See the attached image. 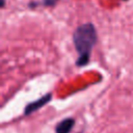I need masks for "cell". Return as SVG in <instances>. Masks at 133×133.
Masks as SVG:
<instances>
[{
  "mask_svg": "<svg viewBox=\"0 0 133 133\" xmlns=\"http://www.w3.org/2000/svg\"><path fill=\"white\" fill-rule=\"evenodd\" d=\"M97 39V31L91 23H85L77 27L73 34L75 48L80 54L77 60V65L83 66L88 63L91 49L96 45Z\"/></svg>",
  "mask_w": 133,
  "mask_h": 133,
  "instance_id": "obj_1",
  "label": "cell"
},
{
  "mask_svg": "<svg viewBox=\"0 0 133 133\" xmlns=\"http://www.w3.org/2000/svg\"><path fill=\"white\" fill-rule=\"evenodd\" d=\"M51 98H52V95H51V94H47L46 96L39 98L38 100H36V101H34V102L28 104V105L25 107V114H26V115H29L30 113H32V112L36 111L37 109L42 108V107H43L44 105H46L49 101H51Z\"/></svg>",
  "mask_w": 133,
  "mask_h": 133,
  "instance_id": "obj_2",
  "label": "cell"
},
{
  "mask_svg": "<svg viewBox=\"0 0 133 133\" xmlns=\"http://www.w3.org/2000/svg\"><path fill=\"white\" fill-rule=\"evenodd\" d=\"M75 124V119L72 117L69 118H64L61 122H59L56 125L55 128V132L56 133H70L71 130L73 129V126Z\"/></svg>",
  "mask_w": 133,
  "mask_h": 133,
  "instance_id": "obj_3",
  "label": "cell"
},
{
  "mask_svg": "<svg viewBox=\"0 0 133 133\" xmlns=\"http://www.w3.org/2000/svg\"><path fill=\"white\" fill-rule=\"evenodd\" d=\"M45 5H54L58 0H43Z\"/></svg>",
  "mask_w": 133,
  "mask_h": 133,
  "instance_id": "obj_4",
  "label": "cell"
},
{
  "mask_svg": "<svg viewBox=\"0 0 133 133\" xmlns=\"http://www.w3.org/2000/svg\"><path fill=\"white\" fill-rule=\"evenodd\" d=\"M122 1H127V0H122Z\"/></svg>",
  "mask_w": 133,
  "mask_h": 133,
  "instance_id": "obj_5",
  "label": "cell"
}]
</instances>
